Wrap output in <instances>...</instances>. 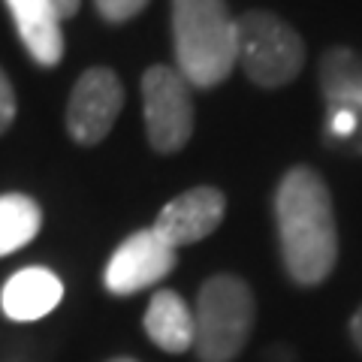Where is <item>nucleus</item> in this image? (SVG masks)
<instances>
[{
	"instance_id": "obj_16",
	"label": "nucleus",
	"mask_w": 362,
	"mask_h": 362,
	"mask_svg": "<svg viewBox=\"0 0 362 362\" xmlns=\"http://www.w3.org/2000/svg\"><path fill=\"white\" fill-rule=\"evenodd\" d=\"M13 121H16V90L6 73L0 70V133H6Z\"/></svg>"
},
{
	"instance_id": "obj_8",
	"label": "nucleus",
	"mask_w": 362,
	"mask_h": 362,
	"mask_svg": "<svg viewBox=\"0 0 362 362\" xmlns=\"http://www.w3.org/2000/svg\"><path fill=\"white\" fill-rule=\"evenodd\" d=\"M223 211H226L223 194L218 187L202 185L194 190H185L175 199H169L160 209V214H157L151 230L173 247L194 245L218 230L223 221Z\"/></svg>"
},
{
	"instance_id": "obj_18",
	"label": "nucleus",
	"mask_w": 362,
	"mask_h": 362,
	"mask_svg": "<svg viewBox=\"0 0 362 362\" xmlns=\"http://www.w3.org/2000/svg\"><path fill=\"white\" fill-rule=\"evenodd\" d=\"M350 338H354V344L362 350V305L356 308L354 314V320H350Z\"/></svg>"
},
{
	"instance_id": "obj_3",
	"label": "nucleus",
	"mask_w": 362,
	"mask_h": 362,
	"mask_svg": "<svg viewBox=\"0 0 362 362\" xmlns=\"http://www.w3.org/2000/svg\"><path fill=\"white\" fill-rule=\"evenodd\" d=\"M254 293L239 275H214L199 287L194 350L199 362H233L254 329Z\"/></svg>"
},
{
	"instance_id": "obj_19",
	"label": "nucleus",
	"mask_w": 362,
	"mask_h": 362,
	"mask_svg": "<svg viewBox=\"0 0 362 362\" xmlns=\"http://www.w3.org/2000/svg\"><path fill=\"white\" fill-rule=\"evenodd\" d=\"M109 362H136V359H130V356H118V359H109Z\"/></svg>"
},
{
	"instance_id": "obj_13",
	"label": "nucleus",
	"mask_w": 362,
	"mask_h": 362,
	"mask_svg": "<svg viewBox=\"0 0 362 362\" xmlns=\"http://www.w3.org/2000/svg\"><path fill=\"white\" fill-rule=\"evenodd\" d=\"M42 226V211L37 199L25 194H4L0 197V257L21 251L37 239Z\"/></svg>"
},
{
	"instance_id": "obj_15",
	"label": "nucleus",
	"mask_w": 362,
	"mask_h": 362,
	"mask_svg": "<svg viewBox=\"0 0 362 362\" xmlns=\"http://www.w3.org/2000/svg\"><path fill=\"white\" fill-rule=\"evenodd\" d=\"M94 4H97V13L106 21L121 25V21H130L133 16H139L148 0H94Z\"/></svg>"
},
{
	"instance_id": "obj_11",
	"label": "nucleus",
	"mask_w": 362,
	"mask_h": 362,
	"mask_svg": "<svg viewBox=\"0 0 362 362\" xmlns=\"http://www.w3.org/2000/svg\"><path fill=\"white\" fill-rule=\"evenodd\" d=\"M145 332L166 354H185L194 347V311L175 290H157L145 311Z\"/></svg>"
},
{
	"instance_id": "obj_1",
	"label": "nucleus",
	"mask_w": 362,
	"mask_h": 362,
	"mask_svg": "<svg viewBox=\"0 0 362 362\" xmlns=\"http://www.w3.org/2000/svg\"><path fill=\"white\" fill-rule=\"evenodd\" d=\"M278 242L287 275L302 287L323 284L338 259L332 194L311 166H293L275 190Z\"/></svg>"
},
{
	"instance_id": "obj_6",
	"label": "nucleus",
	"mask_w": 362,
	"mask_h": 362,
	"mask_svg": "<svg viewBox=\"0 0 362 362\" xmlns=\"http://www.w3.org/2000/svg\"><path fill=\"white\" fill-rule=\"evenodd\" d=\"M124 106V88L115 70L109 66H94L82 73L76 82L70 103H66V130L78 145L103 142L118 112Z\"/></svg>"
},
{
	"instance_id": "obj_10",
	"label": "nucleus",
	"mask_w": 362,
	"mask_h": 362,
	"mask_svg": "<svg viewBox=\"0 0 362 362\" xmlns=\"http://www.w3.org/2000/svg\"><path fill=\"white\" fill-rule=\"evenodd\" d=\"M21 45L40 66H58L64 58V30L52 0H6Z\"/></svg>"
},
{
	"instance_id": "obj_7",
	"label": "nucleus",
	"mask_w": 362,
	"mask_h": 362,
	"mask_svg": "<svg viewBox=\"0 0 362 362\" xmlns=\"http://www.w3.org/2000/svg\"><path fill=\"white\" fill-rule=\"evenodd\" d=\"M175 247L166 245L154 230H136L127 235L106 263V290L115 296H133L154 287L175 269Z\"/></svg>"
},
{
	"instance_id": "obj_2",
	"label": "nucleus",
	"mask_w": 362,
	"mask_h": 362,
	"mask_svg": "<svg viewBox=\"0 0 362 362\" xmlns=\"http://www.w3.org/2000/svg\"><path fill=\"white\" fill-rule=\"evenodd\" d=\"M175 70L194 88L221 85L235 66V18L226 0H173Z\"/></svg>"
},
{
	"instance_id": "obj_4",
	"label": "nucleus",
	"mask_w": 362,
	"mask_h": 362,
	"mask_svg": "<svg viewBox=\"0 0 362 362\" xmlns=\"http://www.w3.org/2000/svg\"><path fill=\"white\" fill-rule=\"evenodd\" d=\"M235 64L259 88H284L305 64V42L281 16L251 9L235 18Z\"/></svg>"
},
{
	"instance_id": "obj_17",
	"label": "nucleus",
	"mask_w": 362,
	"mask_h": 362,
	"mask_svg": "<svg viewBox=\"0 0 362 362\" xmlns=\"http://www.w3.org/2000/svg\"><path fill=\"white\" fill-rule=\"evenodd\" d=\"M52 6H54V13H58V18H73L78 13V6H82V0H52Z\"/></svg>"
},
{
	"instance_id": "obj_9",
	"label": "nucleus",
	"mask_w": 362,
	"mask_h": 362,
	"mask_svg": "<svg viewBox=\"0 0 362 362\" xmlns=\"http://www.w3.org/2000/svg\"><path fill=\"white\" fill-rule=\"evenodd\" d=\"M64 299V284L54 272L42 266H30L16 272L0 290V308L9 320L30 323L52 314Z\"/></svg>"
},
{
	"instance_id": "obj_14",
	"label": "nucleus",
	"mask_w": 362,
	"mask_h": 362,
	"mask_svg": "<svg viewBox=\"0 0 362 362\" xmlns=\"http://www.w3.org/2000/svg\"><path fill=\"white\" fill-rule=\"evenodd\" d=\"M329 109V118H326V133L332 139H354L356 130L362 127V121L354 109H344V106H326Z\"/></svg>"
},
{
	"instance_id": "obj_12",
	"label": "nucleus",
	"mask_w": 362,
	"mask_h": 362,
	"mask_svg": "<svg viewBox=\"0 0 362 362\" xmlns=\"http://www.w3.org/2000/svg\"><path fill=\"white\" fill-rule=\"evenodd\" d=\"M320 88L326 106L354 109L362 121V54L354 49H329L320 61Z\"/></svg>"
},
{
	"instance_id": "obj_5",
	"label": "nucleus",
	"mask_w": 362,
	"mask_h": 362,
	"mask_svg": "<svg viewBox=\"0 0 362 362\" xmlns=\"http://www.w3.org/2000/svg\"><path fill=\"white\" fill-rule=\"evenodd\" d=\"M145 133L154 151L175 154L194 136V97L190 85L175 66L157 64L142 76Z\"/></svg>"
}]
</instances>
